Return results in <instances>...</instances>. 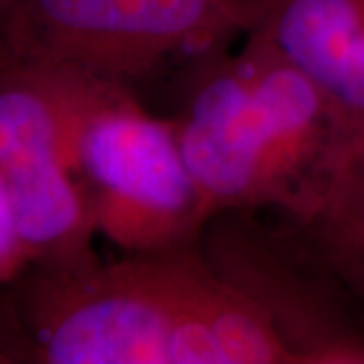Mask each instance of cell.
Instances as JSON below:
<instances>
[{"label": "cell", "instance_id": "1", "mask_svg": "<svg viewBox=\"0 0 364 364\" xmlns=\"http://www.w3.org/2000/svg\"><path fill=\"white\" fill-rule=\"evenodd\" d=\"M26 354L47 364H296L269 318L200 249L33 267Z\"/></svg>", "mask_w": 364, "mask_h": 364}, {"label": "cell", "instance_id": "2", "mask_svg": "<svg viewBox=\"0 0 364 364\" xmlns=\"http://www.w3.org/2000/svg\"><path fill=\"white\" fill-rule=\"evenodd\" d=\"M273 0H23L13 55L75 67L132 91L193 67L259 25Z\"/></svg>", "mask_w": 364, "mask_h": 364}, {"label": "cell", "instance_id": "3", "mask_svg": "<svg viewBox=\"0 0 364 364\" xmlns=\"http://www.w3.org/2000/svg\"><path fill=\"white\" fill-rule=\"evenodd\" d=\"M75 168L93 196L100 235L126 255L198 247L210 221L172 117L148 114L112 85L85 117Z\"/></svg>", "mask_w": 364, "mask_h": 364}, {"label": "cell", "instance_id": "4", "mask_svg": "<svg viewBox=\"0 0 364 364\" xmlns=\"http://www.w3.org/2000/svg\"><path fill=\"white\" fill-rule=\"evenodd\" d=\"M257 210L210 217L198 249L207 263L269 318L296 364H364V306L289 219Z\"/></svg>", "mask_w": 364, "mask_h": 364}, {"label": "cell", "instance_id": "5", "mask_svg": "<svg viewBox=\"0 0 364 364\" xmlns=\"http://www.w3.org/2000/svg\"><path fill=\"white\" fill-rule=\"evenodd\" d=\"M172 117L208 215L275 208L269 142L241 53L221 51L186 69Z\"/></svg>", "mask_w": 364, "mask_h": 364}, {"label": "cell", "instance_id": "6", "mask_svg": "<svg viewBox=\"0 0 364 364\" xmlns=\"http://www.w3.org/2000/svg\"><path fill=\"white\" fill-rule=\"evenodd\" d=\"M112 85L75 67L13 55L0 69V170L55 156L75 164L79 130Z\"/></svg>", "mask_w": 364, "mask_h": 364}, {"label": "cell", "instance_id": "7", "mask_svg": "<svg viewBox=\"0 0 364 364\" xmlns=\"http://www.w3.org/2000/svg\"><path fill=\"white\" fill-rule=\"evenodd\" d=\"M31 267H75L97 259L93 196L67 158H41L0 170Z\"/></svg>", "mask_w": 364, "mask_h": 364}, {"label": "cell", "instance_id": "8", "mask_svg": "<svg viewBox=\"0 0 364 364\" xmlns=\"http://www.w3.org/2000/svg\"><path fill=\"white\" fill-rule=\"evenodd\" d=\"M298 227L364 306V132L342 160L312 219Z\"/></svg>", "mask_w": 364, "mask_h": 364}, {"label": "cell", "instance_id": "9", "mask_svg": "<svg viewBox=\"0 0 364 364\" xmlns=\"http://www.w3.org/2000/svg\"><path fill=\"white\" fill-rule=\"evenodd\" d=\"M31 267V259L16 231L13 203L0 172V284L13 282Z\"/></svg>", "mask_w": 364, "mask_h": 364}, {"label": "cell", "instance_id": "10", "mask_svg": "<svg viewBox=\"0 0 364 364\" xmlns=\"http://www.w3.org/2000/svg\"><path fill=\"white\" fill-rule=\"evenodd\" d=\"M18 354H21V352L14 350L13 340H9L2 332H0V364L18 360Z\"/></svg>", "mask_w": 364, "mask_h": 364}]
</instances>
